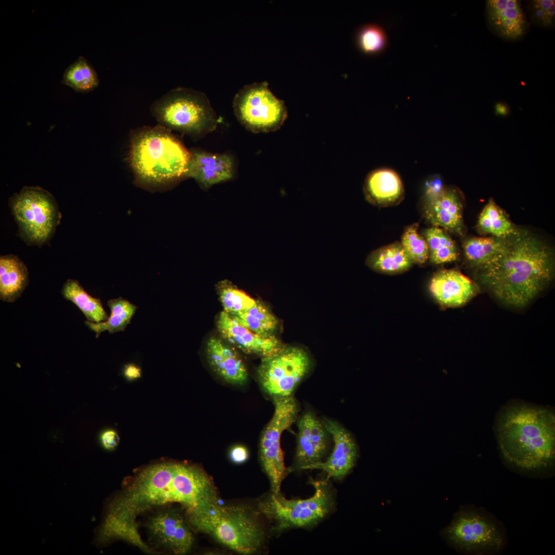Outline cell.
<instances>
[{
	"label": "cell",
	"instance_id": "26",
	"mask_svg": "<svg viewBox=\"0 0 555 555\" xmlns=\"http://www.w3.org/2000/svg\"><path fill=\"white\" fill-rule=\"evenodd\" d=\"M107 305L111 314L106 321L98 323L85 322V325L96 333V338L106 330L110 334L124 330L137 308L122 298L110 300Z\"/></svg>",
	"mask_w": 555,
	"mask_h": 555
},
{
	"label": "cell",
	"instance_id": "10",
	"mask_svg": "<svg viewBox=\"0 0 555 555\" xmlns=\"http://www.w3.org/2000/svg\"><path fill=\"white\" fill-rule=\"evenodd\" d=\"M233 106L238 121L254 133L275 131L287 118L284 102L272 94L265 82L245 85L235 96Z\"/></svg>",
	"mask_w": 555,
	"mask_h": 555
},
{
	"label": "cell",
	"instance_id": "35",
	"mask_svg": "<svg viewBox=\"0 0 555 555\" xmlns=\"http://www.w3.org/2000/svg\"><path fill=\"white\" fill-rule=\"evenodd\" d=\"M530 20L532 24L543 28L552 27L554 24L555 1L533 0L528 6Z\"/></svg>",
	"mask_w": 555,
	"mask_h": 555
},
{
	"label": "cell",
	"instance_id": "20",
	"mask_svg": "<svg viewBox=\"0 0 555 555\" xmlns=\"http://www.w3.org/2000/svg\"><path fill=\"white\" fill-rule=\"evenodd\" d=\"M462 196L455 188H446L436 199L424 202V216L433 226L464 234Z\"/></svg>",
	"mask_w": 555,
	"mask_h": 555
},
{
	"label": "cell",
	"instance_id": "4",
	"mask_svg": "<svg viewBox=\"0 0 555 555\" xmlns=\"http://www.w3.org/2000/svg\"><path fill=\"white\" fill-rule=\"evenodd\" d=\"M130 137L128 161L138 184L157 188L186 178L190 151L171 130L144 126Z\"/></svg>",
	"mask_w": 555,
	"mask_h": 555
},
{
	"label": "cell",
	"instance_id": "7",
	"mask_svg": "<svg viewBox=\"0 0 555 555\" xmlns=\"http://www.w3.org/2000/svg\"><path fill=\"white\" fill-rule=\"evenodd\" d=\"M151 112L159 125L195 139L214 131L218 123L207 96L190 88L171 90L152 104Z\"/></svg>",
	"mask_w": 555,
	"mask_h": 555
},
{
	"label": "cell",
	"instance_id": "16",
	"mask_svg": "<svg viewBox=\"0 0 555 555\" xmlns=\"http://www.w3.org/2000/svg\"><path fill=\"white\" fill-rule=\"evenodd\" d=\"M217 326L218 332L225 340L248 354L264 358L278 353L283 347L273 335L255 333L225 311L220 313Z\"/></svg>",
	"mask_w": 555,
	"mask_h": 555
},
{
	"label": "cell",
	"instance_id": "28",
	"mask_svg": "<svg viewBox=\"0 0 555 555\" xmlns=\"http://www.w3.org/2000/svg\"><path fill=\"white\" fill-rule=\"evenodd\" d=\"M423 235L428 244L429 257L432 263L440 264L458 258L459 253L455 242L442 229L433 226L426 229Z\"/></svg>",
	"mask_w": 555,
	"mask_h": 555
},
{
	"label": "cell",
	"instance_id": "1",
	"mask_svg": "<svg viewBox=\"0 0 555 555\" xmlns=\"http://www.w3.org/2000/svg\"><path fill=\"white\" fill-rule=\"evenodd\" d=\"M217 499L212 479L199 466L167 459L156 461L138 470L108 501L95 541L105 546L124 541L152 553L138 532V516L174 503L188 510Z\"/></svg>",
	"mask_w": 555,
	"mask_h": 555
},
{
	"label": "cell",
	"instance_id": "23",
	"mask_svg": "<svg viewBox=\"0 0 555 555\" xmlns=\"http://www.w3.org/2000/svg\"><path fill=\"white\" fill-rule=\"evenodd\" d=\"M28 272L23 262L13 254L0 257V299L12 303L28 284Z\"/></svg>",
	"mask_w": 555,
	"mask_h": 555
},
{
	"label": "cell",
	"instance_id": "14",
	"mask_svg": "<svg viewBox=\"0 0 555 555\" xmlns=\"http://www.w3.org/2000/svg\"><path fill=\"white\" fill-rule=\"evenodd\" d=\"M332 437L333 450L325 461L310 465L305 470H320L329 479L341 480L351 471L356 463L357 446L351 434L337 421L327 418L322 420Z\"/></svg>",
	"mask_w": 555,
	"mask_h": 555
},
{
	"label": "cell",
	"instance_id": "2",
	"mask_svg": "<svg viewBox=\"0 0 555 555\" xmlns=\"http://www.w3.org/2000/svg\"><path fill=\"white\" fill-rule=\"evenodd\" d=\"M477 278L504 304L523 307L552 281L554 254L544 240L524 229L505 237L502 249L477 267Z\"/></svg>",
	"mask_w": 555,
	"mask_h": 555
},
{
	"label": "cell",
	"instance_id": "25",
	"mask_svg": "<svg viewBox=\"0 0 555 555\" xmlns=\"http://www.w3.org/2000/svg\"><path fill=\"white\" fill-rule=\"evenodd\" d=\"M61 292L64 298L72 302L81 310L88 321L98 323L108 319L100 300L87 293L77 280H67Z\"/></svg>",
	"mask_w": 555,
	"mask_h": 555
},
{
	"label": "cell",
	"instance_id": "31",
	"mask_svg": "<svg viewBox=\"0 0 555 555\" xmlns=\"http://www.w3.org/2000/svg\"><path fill=\"white\" fill-rule=\"evenodd\" d=\"M62 82L76 91L85 92L96 87L99 81L94 68L81 56L65 70Z\"/></svg>",
	"mask_w": 555,
	"mask_h": 555
},
{
	"label": "cell",
	"instance_id": "34",
	"mask_svg": "<svg viewBox=\"0 0 555 555\" xmlns=\"http://www.w3.org/2000/svg\"><path fill=\"white\" fill-rule=\"evenodd\" d=\"M219 294L224 311L230 314L247 310L256 303V300L244 292L226 283L221 285Z\"/></svg>",
	"mask_w": 555,
	"mask_h": 555
},
{
	"label": "cell",
	"instance_id": "22",
	"mask_svg": "<svg viewBox=\"0 0 555 555\" xmlns=\"http://www.w3.org/2000/svg\"><path fill=\"white\" fill-rule=\"evenodd\" d=\"M363 191L366 200L378 206L396 204L404 195L403 184L398 174L387 168L371 171L365 180Z\"/></svg>",
	"mask_w": 555,
	"mask_h": 555
},
{
	"label": "cell",
	"instance_id": "5",
	"mask_svg": "<svg viewBox=\"0 0 555 555\" xmlns=\"http://www.w3.org/2000/svg\"><path fill=\"white\" fill-rule=\"evenodd\" d=\"M260 511L246 506H221L210 503L186 510L193 531L208 534L238 553L250 554L264 544L266 533Z\"/></svg>",
	"mask_w": 555,
	"mask_h": 555
},
{
	"label": "cell",
	"instance_id": "3",
	"mask_svg": "<svg viewBox=\"0 0 555 555\" xmlns=\"http://www.w3.org/2000/svg\"><path fill=\"white\" fill-rule=\"evenodd\" d=\"M496 434L503 456L519 468L540 469L554 460L555 415L551 410L510 405L498 418Z\"/></svg>",
	"mask_w": 555,
	"mask_h": 555
},
{
	"label": "cell",
	"instance_id": "13",
	"mask_svg": "<svg viewBox=\"0 0 555 555\" xmlns=\"http://www.w3.org/2000/svg\"><path fill=\"white\" fill-rule=\"evenodd\" d=\"M145 526L149 541L175 554L189 552L194 537L186 515L170 505L162 507L149 517Z\"/></svg>",
	"mask_w": 555,
	"mask_h": 555
},
{
	"label": "cell",
	"instance_id": "11",
	"mask_svg": "<svg viewBox=\"0 0 555 555\" xmlns=\"http://www.w3.org/2000/svg\"><path fill=\"white\" fill-rule=\"evenodd\" d=\"M310 363L302 349L283 347L278 353L263 358L257 370L259 382L273 398L292 396L308 373Z\"/></svg>",
	"mask_w": 555,
	"mask_h": 555
},
{
	"label": "cell",
	"instance_id": "8",
	"mask_svg": "<svg viewBox=\"0 0 555 555\" xmlns=\"http://www.w3.org/2000/svg\"><path fill=\"white\" fill-rule=\"evenodd\" d=\"M18 233L29 245L41 246L54 234L61 218L53 196L39 187H25L10 199Z\"/></svg>",
	"mask_w": 555,
	"mask_h": 555
},
{
	"label": "cell",
	"instance_id": "39",
	"mask_svg": "<svg viewBox=\"0 0 555 555\" xmlns=\"http://www.w3.org/2000/svg\"><path fill=\"white\" fill-rule=\"evenodd\" d=\"M124 374L128 380L139 378L141 375L140 368L134 364H129L125 366Z\"/></svg>",
	"mask_w": 555,
	"mask_h": 555
},
{
	"label": "cell",
	"instance_id": "29",
	"mask_svg": "<svg viewBox=\"0 0 555 555\" xmlns=\"http://www.w3.org/2000/svg\"><path fill=\"white\" fill-rule=\"evenodd\" d=\"M504 243L505 237H474L466 239L462 248L467 261L478 267L499 252Z\"/></svg>",
	"mask_w": 555,
	"mask_h": 555
},
{
	"label": "cell",
	"instance_id": "19",
	"mask_svg": "<svg viewBox=\"0 0 555 555\" xmlns=\"http://www.w3.org/2000/svg\"><path fill=\"white\" fill-rule=\"evenodd\" d=\"M430 290L439 304L446 307L462 306L478 292L472 281L455 269L437 272L431 281Z\"/></svg>",
	"mask_w": 555,
	"mask_h": 555
},
{
	"label": "cell",
	"instance_id": "33",
	"mask_svg": "<svg viewBox=\"0 0 555 555\" xmlns=\"http://www.w3.org/2000/svg\"><path fill=\"white\" fill-rule=\"evenodd\" d=\"M418 224L407 227L401 244L414 263L423 264L429 258V248L425 238L417 232Z\"/></svg>",
	"mask_w": 555,
	"mask_h": 555
},
{
	"label": "cell",
	"instance_id": "27",
	"mask_svg": "<svg viewBox=\"0 0 555 555\" xmlns=\"http://www.w3.org/2000/svg\"><path fill=\"white\" fill-rule=\"evenodd\" d=\"M230 314L245 327L262 335H272L278 324L276 317L269 308L257 300L251 308Z\"/></svg>",
	"mask_w": 555,
	"mask_h": 555
},
{
	"label": "cell",
	"instance_id": "36",
	"mask_svg": "<svg viewBox=\"0 0 555 555\" xmlns=\"http://www.w3.org/2000/svg\"><path fill=\"white\" fill-rule=\"evenodd\" d=\"M445 188L439 175L436 174L430 176L425 184L424 202L432 201L439 197Z\"/></svg>",
	"mask_w": 555,
	"mask_h": 555
},
{
	"label": "cell",
	"instance_id": "6",
	"mask_svg": "<svg viewBox=\"0 0 555 555\" xmlns=\"http://www.w3.org/2000/svg\"><path fill=\"white\" fill-rule=\"evenodd\" d=\"M309 483L314 491L309 497L287 499L280 493H271L259 504V511L273 524V529L281 532L291 528H311L329 516L336 505V492L326 477Z\"/></svg>",
	"mask_w": 555,
	"mask_h": 555
},
{
	"label": "cell",
	"instance_id": "32",
	"mask_svg": "<svg viewBox=\"0 0 555 555\" xmlns=\"http://www.w3.org/2000/svg\"><path fill=\"white\" fill-rule=\"evenodd\" d=\"M359 50L368 55L382 53L387 47L388 39L385 30L380 25L369 23L360 27L356 35Z\"/></svg>",
	"mask_w": 555,
	"mask_h": 555
},
{
	"label": "cell",
	"instance_id": "15",
	"mask_svg": "<svg viewBox=\"0 0 555 555\" xmlns=\"http://www.w3.org/2000/svg\"><path fill=\"white\" fill-rule=\"evenodd\" d=\"M298 433L291 471L303 470L310 465L322 461L328 448V434L322 420L311 412L303 413L298 423Z\"/></svg>",
	"mask_w": 555,
	"mask_h": 555
},
{
	"label": "cell",
	"instance_id": "24",
	"mask_svg": "<svg viewBox=\"0 0 555 555\" xmlns=\"http://www.w3.org/2000/svg\"><path fill=\"white\" fill-rule=\"evenodd\" d=\"M366 263L374 270L387 273L405 271L414 264L401 243L390 244L372 251Z\"/></svg>",
	"mask_w": 555,
	"mask_h": 555
},
{
	"label": "cell",
	"instance_id": "9",
	"mask_svg": "<svg viewBox=\"0 0 555 555\" xmlns=\"http://www.w3.org/2000/svg\"><path fill=\"white\" fill-rule=\"evenodd\" d=\"M273 399L274 413L262 433L259 457L269 480L271 492L277 494L280 493L283 481L291 472L285 465L281 438L284 431L296 420L299 405L293 396Z\"/></svg>",
	"mask_w": 555,
	"mask_h": 555
},
{
	"label": "cell",
	"instance_id": "37",
	"mask_svg": "<svg viewBox=\"0 0 555 555\" xmlns=\"http://www.w3.org/2000/svg\"><path fill=\"white\" fill-rule=\"evenodd\" d=\"M101 440L105 449L112 450L118 446L120 442V437L115 431L108 430L102 434Z\"/></svg>",
	"mask_w": 555,
	"mask_h": 555
},
{
	"label": "cell",
	"instance_id": "18",
	"mask_svg": "<svg viewBox=\"0 0 555 555\" xmlns=\"http://www.w3.org/2000/svg\"><path fill=\"white\" fill-rule=\"evenodd\" d=\"M485 11L488 26L501 38L516 40L527 30L528 22L519 1L488 0Z\"/></svg>",
	"mask_w": 555,
	"mask_h": 555
},
{
	"label": "cell",
	"instance_id": "40",
	"mask_svg": "<svg viewBox=\"0 0 555 555\" xmlns=\"http://www.w3.org/2000/svg\"><path fill=\"white\" fill-rule=\"evenodd\" d=\"M495 113L496 114L505 116L508 113V108L507 105L501 103H498L495 105Z\"/></svg>",
	"mask_w": 555,
	"mask_h": 555
},
{
	"label": "cell",
	"instance_id": "21",
	"mask_svg": "<svg viewBox=\"0 0 555 555\" xmlns=\"http://www.w3.org/2000/svg\"><path fill=\"white\" fill-rule=\"evenodd\" d=\"M206 354L211 367L225 381L237 385L246 383L248 379L247 367L234 348L213 337L207 342Z\"/></svg>",
	"mask_w": 555,
	"mask_h": 555
},
{
	"label": "cell",
	"instance_id": "12",
	"mask_svg": "<svg viewBox=\"0 0 555 555\" xmlns=\"http://www.w3.org/2000/svg\"><path fill=\"white\" fill-rule=\"evenodd\" d=\"M445 534L451 544L467 552H495L504 545L503 535L495 523L475 510L458 512Z\"/></svg>",
	"mask_w": 555,
	"mask_h": 555
},
{
	"label": "cell",
	"instance_id": "38",
	"mask_svg": "<svg viewBox=\"0 0 555 555\" xmlns=\"http://www.w3.org/2000/svg\"><path fill=\"white\" fill-rule=\"evenodd\" d=\"M230 458L235 463H243L248 458V450L243 446H235L230 451Z\"/></svg>",
	"mask_w": 555,
	"mask_h": 555
},
{
	"label": "cell",
	"instance_id": "30",
	"mask_svg": "<svg viewBox=\"0 0 555 555\" xmlns=\"http://www.w3.org/2000/svg\"><path fill=\"white\" fill-rule=\"evenodd\" d=\"M477 226L482 232L497 237H506L515 229L503 211L492 199L480 213Z\"/></svg>",
	"mask_w": 555,
	"mask_h": 555
},
{
	"label": "cell",
	"instance_id": "17",
	"mask_svg": "<svg viewBox=\"0 0 555 555\" xmlns=\"http://www.w3.org/2000/svg\"><path fill=\"white\" fill-rule=\"evenodd\" d=\"M190 153L186 178L194 179L201 188L208 189L234 176L236 163L230 154H215L196 149L190 150Z\"/></svg>",
	"mask_w": 555,
	"mask_h": 555
}]
</instances>
